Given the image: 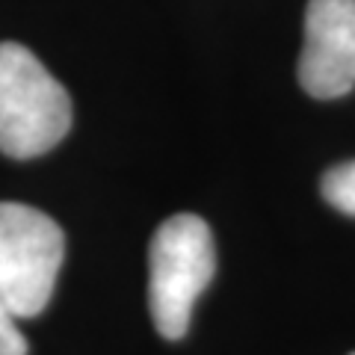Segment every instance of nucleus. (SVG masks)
<instances>
[{
    "mask_svg": "<svg viewBox=\"0 0 355 355\" xmlns=\"http://www.w3.org/2000/svg\"><path fill=\"white\" fill-rule=\"evenodd\" d=\"M216 246L210 225L196 214H175L148 246V311L166 340L187 335L196 299L214 282Z\"/></svg>",
    "mask_w": 355,
    "mask_h": 355,
    "instance_id": "2",
    "label": "nucleus"
},
{
    "mask_svg": "<svg viewBox=\"0 0 355 355\" xmlns=\"http://www.w3.org/2000/svg\"><path fill=\"white\" fill-rule=\"evenodd\" d=\"M71 130V98L30 48L0 42V154L33 160Z\"/></svg>",
    "mask_w": 355,
    "mask_h": 355,
    "instance_id": "1",
    "label": "nucleus"
},
{
    "mask_svg": "<svg viewBox=\"0 0 355 355\" xmlns=\"http://www.w3.org/2000/svg\"><path fill=\"white\" fill-rule=\"evenodd\" d=\"M65 261L62 228L36 207L0 202V305L18 320L48 308Z\"/></svg>",
    "mask_w": 355,
    "mask_h": 355,
    "instance_id": "3",
    "label": "nucleus"
},
{
    "mask_svg": "<svg viewBox=\"0 0 355 355\" xmlns=\"http://www.w3.org/2000/svg\"><path fill=\"white\" fill-rule=\"evenodd\" d=\"M0 355H27V338L18 329V317L0 305Z\"/></svg>",
    "mask_w": 355,
    "mask_h": 355,
    "instance_id": "6",
    "label": "nucleus"
},
{
    "mask_svg": "<svg viewBox=\"0 0 355 355\" xmlns=\"http://www.w3.org/2000/svg\"><path fill=\"white\" fill-rule=\"evenodd\" d=\"M299 86L320 101H331L355 89V0L308 3Z\"/></svg>",
    "mask_w": 355,
    "mask_h": 355,
    "instance_id": "4",
    "label": "nucleus"
},
{
    "mask_svg": "<svg viewBox=\"0 0 355 355\" xmlns=\"http://www.w3.org/2000/svg\"><path fill=\"white\" fill-rule=\"evenodd\" d=\"M352 355H355V352H352Z\"/></svg>",
    "mask_w": 355,
    "mask_h": 355,
    "instance_id": "7",
    "label": "nucleus"
},
{
    "mask_svg": "<svg viewBox=\"0 0 355 355\" xmlns=\"http://www.w3.org/2000/svg\"><path fill=\"white\" fill-rule=\"evenodd\" d=\"M323 198L347 216H355V160L338 163L323 175Z\"/></svg>",
    "mask_w": 355,
    "mask_h": 355,
    "instance_id": "5",
    "label": "nucleus"
}]
</instances>
